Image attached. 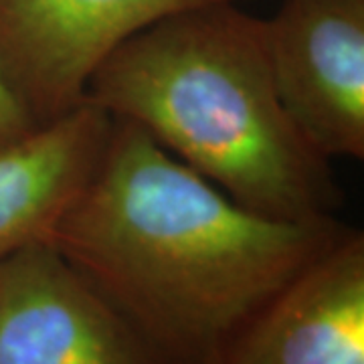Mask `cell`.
<instances>
[{
    "label": "cell",
    "mask_w": 364,
    "mask_h": 364,
    "mask_svg": "<svg viewBox=\"0 0 364 364\" xmlns=\"http://www.w3.org/2000/svg\"><path fill=\"white\" fill-rule=\"evenodd\" d=\"M346 227L239 205L128 119L51 245L164 364H219L269 299Z\"/></svg>",
    "instance_id": "cell-1"
},
{
    "label": "cell",
    "mask_w": 364,
    "mask_h": 364,
    "mask_svg": "<svg viewBox=\"0 0 364 364\" xmlns=\"http://www.w3.org/2000/svg\"><path fill=\"white\" fill-rule=\"evenodd\" d=\"M85 102L140 126L265 217L320 221L338 208L330 162L282 105L263 18L235 2L172 14L134 35L95 71Z\"/></svg>",
    "instance_id": "cell-2"
},
{
    "label": "cell",
    "mask_w": 364,
    "mask_h": 364,
    "mask_svg": "<svg viewBox=\"0 0 364 364\" xmlns=\"http://www.w3.org/2000/svg\"><path fill=\"white\" fill-rule=\"evenodd\" d=\"M245 0H0V67L45 124L85 102L95 71L172 14Z\"/></svg>",
    "instance_id": "cell-3"
},
{
    "label": "cell",
    "mask_w": 364,
    "mask_h": 364,
    "mask_svg": "<svg viewBox=\"0 0 364 364\" xmlns=\"http://www.w3.org/2000/svg\"><path fill=\"white\" fill-rule=\"evenodd\" d=\"M287 117L328 162L364 156V0H284L263 18Z\"/></svg>",
    "instance_id": "cell-4"
},
{
    "label": "cell",
    "mask_w": 364,
    "mask_h": 364,
    "mask_svg": "<svg viewBox=\"0 0 364 364\" xmlns=\"http://www.w3.org/2000/svg\"><path fill=\"white\" fill-rule=\"evenodd\" d=\"M0 364H164L53 247L0 259Z\"/></svg>",
    "instance_id": "cell-5"
},
{
    "label": "cell",
    "mask_w": 364,
    "mask_h": 364,
    "mask_svg": "<svg viewBox=\"0 0 364 364\" xmlns=\"http://www.w3.org/2000/svg\"><path fill=\"white\" fill-rule=\"evenodd\" d=\"M219 364H364V235L346 227L249 320Z\"/></svg>",
    "instance_id": "cell-6"
},
{
    "label": "cell",
    "mask_w": 364,
    "mask_h": 364,
    "mask_svg": "<svg viewBox=\"0 0 364 364\" xmlns=\"http://www.w3.org/2000/svg\"><path fill=\"white\" fill-rule=\"evenodd\" d=\"M114 132V117L83 102L0 146V259L51 243L90 186Z\"/></svg>",
    "instance_id": "cell-7"
},
{
    "label": "cell",
    "mask_w": 364,
    "mask_h": 364,
    "mask_svg": "<svg viewBox=\"0 0 364 364\" xmlns=\"http://www.w3.org/2000/svg\"><path fill=\"white\" fill-rule=\"evenodd\" d=\"M35 126H39V122L23 104L0 67V146L21 138Z\"/></svg>",
    "instance_id": "cell-8"
}]
</instances>
